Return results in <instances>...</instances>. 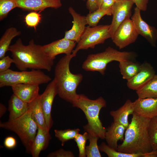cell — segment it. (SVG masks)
I'll list each match as a JSON object with an SVG mask.
<instances>
[{"label": "cell", "instance_id": "6da1fadb", "mask_svg": "<svg viewBox=\"0 0 157 157\" xmlns=\"http://www.w3.org/2000/svg\"><path fill=\"white\" fill-rule=\"evenodd\" d=\"M8 51L11 53L14 63L21 71L31 69L50 72L53 65V60L46 54L43 46L36 44L33 40L25 45L19 38L10 45Z\"/></svg>", "mask_w": 157, "mask_h": 157}, {"label": "cell", "instance_id": "7a4b0ae2", "mask_svg": "<svg viewBox=\"0 0 157 157\" xmlns=\"http://www.w3.org/2000/svg\"><path fill=\"white\" fill-rule=\"evenodd\" d=\"M126 129L122 143L117 150L129 154H145L152 150L148 133L150 119L135 113Z\"/></svg>", "mask_w": 157, "mask_h": 157}, {"label": "cell", "instance_id": "3957f363", "mask_svg": "<svg viewBox=\"0 0 157 157\" xmlns=\"http://www.w3.org/2000/svg\"><path fill=\"white\" fill-rule=\"evenodd\" d=\"M76 55H65L58 61L54 70V78L58 94L61 99L72 104L77 98V88L83 79L81 74H74L70 70L69 64Z\"/></svg>", "mask_w": 157, "mask_h": 157}, {"label": "cell", "instance_id": "277c9868", "mask_svg": "<svg viewBox=\"0 0 157 157\" xmlns=\"http://www.w3.org/2000/svg\"><path fill=\"white\" fill-rule=\"evenodd\" d=\"M72 104L73 107L81 109L85 116L88 123L83 126L84 131L101 139H105L106 129L103 126L99 117L101 110L106 106L104 99L100 97L92 100L83 94H78Z\"/></svg>", "mask_w": 157, "mask_h": 157}, {"label": "cell", "instance_id": "5b68a950", "mask_svg": "<svg viewBox=\"0 0 157 157\" xmlns=\"http://www.w3.org/2000/svg\"><path fill=\"white\" fill-rule=\"evenodd\" d=\"M137 57L132 51H120L108 47L101 52L89 55L82 65L85 70L97 71L104 75L108 64L113 61L132 60Z\"/></svg>", "mask_w": 157, "mask_h": 157}, {"label": "cell", "instance_id": "8992f818", "mask_svg": "<svg viewBox=\"0 0 157 157\" xmlns=\"http://www.w3.org/2000/svg\"><path fill=\"white\" fill-rule=\"evenodd\" d=\"M0 127L12 131L20 139L27 152L31 154V147L36 135L38 126L31 116V110H28L20 117L0 122Z\"/></svg>", "mask_w": 157, "mask_h": 157}, {"label": "cell", "instance_id": "52a82bcc", "mask_svg": "<svg viewBox=\"0 0 157 157\" xmlns=\"http://www.w3.org/2000/svg\"><path fill=\"white\" fill-rule=\"evenodd\" d=\"M51 81V78L40 70L16 71L9 69L0 72V87L19 84L39 85Z\"/></svg>", "mask_w": 157, "mask_h": 157}, {"label": "cell", "instance_id": "ba28073f", "mask_svg": "<svg viewBox=\"0 0 157 157\" xmlns=\"http://www.w3.org/2000/svg\"><path fill=\"white\" fill-rule=\"evenodd\" d=\"M110 27V25L86 26L81 40L72 53L76 55L80 50L94 49L96 45L104 43L106 40L111 38Z\"/></svg>", "mask_w": 157, "mask_h": 157}, {"label": "cell", "instance_id": "9c48e42d", "mask_svg": "<svg viewBox=\"0 0 157 157\" xmlns=\"http://www.w3.org/2000/svg\"><path fill=\"white\" fill-rule=\"evenodd\" d=\"M139 34L131 19L128 18L118 26L111 38L119 49L135 42Z\"/></svg>", "mask_w": 157, "mask_h": 157}, {"label": "cell", "instance_id": "30bf717a", "mask_svg": "<svg viewBox=\"0 0 157 157\" xmlns=\"http://www.w3.org/2000/svg\"><path fill=\"white\" fill-rule=\"evenodd\" d=\"M134 4L132 0H122L115 1L112 7L113 18L109 28L111 38L120 25L130 18Z\"/></svg>", "mask_w": 157, "mask_h": 157}, {"label": "cell", "instance_id": "8fae6325", "mask_svg": "<svg viewBox=\"0 0 157 157\" xmlns=\"http://www.w3.org/2000/svg\"><path fill=\"white\" fill-rule=\"evenodd\" d=\"M57 94L58 89L55 79L54 78L48 84L44 92L40 95V103L47 126L49 130L53 124L51 115L52 107L55 97Z\"/></svg>", "mask_w": 157, "mask_h": 157}, {"label": "cell", "instance_id": "7c38bea8", "mask_svg": "<svg viewBox=\"0 0 157 157\" xmlns=\"http://www.w3.org/2000/svg\"><path fill=\"white\" fill-rule=\"evenodd\" d=\"M141 10L136 7L131 19L139 34L144 38L153 47L156 46L157 41V29L148 24L142 19Z\"/></svg>", "mask_w": 157, "mask_h": 157}, {"label": "cell", "instance_id": "4fadbf2b", "mask_svg": "<svg viewBox=\"0 0 157 157\" xmlns=\"http://www.w3.org/2000/svg\"><path fill=\"white\" fill-rule=\"evenodd\" d=\"M69 13L72 16L73 21L71 28L65 32V39L78 43L85 29L87 24L86 17L78 13L72 7L68 8Z\"/></svg>", "mask_w": 157, "mask_h": 157}, {"label": "cell", "instance_id": "5bb4252c", "mask_svg": "<svg viewBox=\"0 0 157 157\" xmlns=\"http://www.w3.org/2000/svg\"><path fill=\"white\" fill-rule=\"evenodd\" d=\"M155 74L151 65L147 62H144L141 64L137 74L127 81V86L130 89L137 91L146 85Z\"/></svg>", "mask_w": 157, "mask_h": 157}, {"label": "cell", "instance_id": "9a60e30c", "mask_svg": "<svg viewBox=\"0 0 157 157\" xmlns=\"http://www.w3.org/2000/svg\"><path fill=\"white\" fill-rule=\"evenodd\" d=\"M76 42L64 38L43 45L44 51L51 59L54 60L59 54L71 55L76 46Z\"/></svg>", "mask_w": 157, "mask_h": 157}, {"label": "cell", "instance_id": "2e32d148", "mask_svg": "<svg viewBox=\"0 0 157 157\" xmlns=\"http://www.w3.org/2000/svg\"><path fill=\"white\" fill-rule=\"evenodd\" d=\"M134 113L150 119L157 116V97L139 98L133 102Z\"/></svg>", "mask_w": 157, "mask_h": 157}, {"label": "cell", "instance_id": "e0dca14e", "mask_svg": "<svg viewBox=\"0 0 157 157\" xmlns=\"http://www.w3.org/2000/svg\"><path fill=\"white\" fill-rule=\"evenodd\" d=\"M17 7L27 11L41 12L51 8L58 9L62 6L59 0H15Z\"/></svg>", "mask_w": 157, "mask_h": 157}, {"label": "cell", "instance_id": "ac0fdd59", "mask_svg": "<svg viewBox=\"0 0 157 157\" xmlns=\"http://www.w3.org/2000/svg\"><path fill=\"white\" fill-rule=\"evenodd\" d=\"M13 93L20 99L28 103H30L39 95V85L19 84L11 86Z\"/></svg>", "mask_w": 157, "mask_h": 157}, {"label": "cell", "instance_id": "d6986e66", "mask_svg": "<svg viewBox=\"0 0 157 157\" xmlns=\"http://www.w3.org/2000/svg\"><path fill=\"white\" fill-rule=\"evenodd\" d=\"M125 127L119 124L113 122L106 130L105 139L110 147L117 150L119 140L123 141Z\"/></svg>", "mask_w": 157, "mask_h": 157}, {"label": "cell", "instance_id": "ffe728a7", "mask_svg": "<svg viewBox=\"0 0 157 157\" xmlns=\"http://www.w3.org/2000/svg\"><path fill=\"white\" fill-rule=\"evenodd\" d=\"M49 131L38 126L37 133L31 148V154L33 157H38L41 152L48 147L51 139Z\"/></svg>", "mask_w": 157, "mask_h": 157}, {"label": "cell", "instance_id": "44dd1931", "mask_svg": "<svg viewBox=\"0 0 157 157\" xmlns=\"http://www.w3.org/2000/svg\"><path fill=\"white\" fill-rule=\"evenodd\" d=\"M134 113L133 102L128 99L119 109L110 111V114L113 118L114 122L122 124L126 129L129 124V116L130 115H133Z\"/></svg>", "mask_w": 157, "mask_h": 157}, {"label": "cell", "instance_id": "7402d4cb", "mask_svg": "<svg viewBox=\"0 0 157 157\" xmlns=\"http://www.w3.org/2000/svg\"><path fill=\"white\" fill-rule=\"evenodd\" d=\"M29 104L23 101L13 94L8 102L9 112L8 119H16L21 116L29 109Z\"/></svg>", "mask_w": 157, "mask_h": 157}, {"label": "cell", "instance_id": "603a6c76", "mask_svg": "<svg viewBox=\"0 0 157 157\" xmlns=\"http://www.w3.org/2000/svg\"><path fill=\"white\" fill-rule=\"evenodd\" d=\"M29 104L31 117L38 126L44 130L49 131L47 126L44 116L40 103V94L36 99Z\"/></svg>", "mask_w": 157, "mask_h": 157}, {"label": "cell", "instance_id": "cb8c5ba5", "mask_svg": "<svg viewBox=\"0 0 157 157\" xmlns=\"http://www.w3.org/2000/svg\"><path fill=\"white\" fill-rule=\"evenodd\" d=\"M21 34V32L15 27H11L6 30L0 39V59L5 56L12 40Z\"/></svg>", "mask_w": 157, "mask_h": 157}, {"label": "cell", "instance_id": "d4e9b609", "mask_svg": "<svg viewBox=\"0 0 157 157\" xmlns=\"http://www.w3.org/2000/svg\"><path fill=\"white\" fill-rule=\"evenodd\" d=\"M120 71L122 78L127 81L136 75L140 70L141 64L132 60L119 62Z\"/></svg>", "mask_w": 157, "mask_h": 157}, {"label": "cell", "instance_id": "484cf974", "mask_svg": "<svg viewBox=\"0 0 157 157\" xmlns=\"http://www.w3.org/2000/svg\"><path fill=\"white\" fill-rule=\"evenodd\" d=\"M136 92L139 98L157 97V74Z\"/></svg>", "mask_w": 157, "mask_h": 157}, {"label": "cell", "instance_id": "4316f807", "mask_svg": "<svg viewBox=\"0 0 157 157\" xmlns=\"http://www.w3.org/2000/svg\"><path fill=\"white\" fill-rule=\"evenodd\" d=\"M99 150L108 157H144V154H129L122 152L110 147L103 142L99 146Z\"/></svg>", "mask_w": 157, "mask_h": 157}, {"label": "cell", "instance_id": "83f0119b", "mask_svg": "<svg viewBox=\"0 0 157 157\" xmlns=\"http://www.w3.org/2000/svg\"><path fill=\"white\" fill-rule=\"evenodd\" d=\"M105 15H112L111 8L107 10L98 8L92 12L89 13L86 16L87 24L91 27L97 26L101 19Z\"/></svg>", "mask_w": 157, "mask_h": 157}, {"label": "cell", "instance_id": "f1b7e54d", "mask_svg": "<svg viewBox=\"0 0 157 157\" xmlns=\"http://www.w3.org/2000/svg\"><path fill=\"white\" fill-rule=\"evenodd\" d=\"M88 133L89 145L86 147L85 154L87 157H101L97 141L99 138L95 135L90 133Z\"/></svg>", "mask_w": 157, "mask_h": 157}, {"label": "cell", "instance_id": "f546056e", "mask_svg": "<svg viewBox=\"0 0 157 157\" xmlns=\"http://www.w3.org/2000/svg\"><path fill=\"white\" fill-rule=\"evenodd\" d=\"M80 131V129L78 128L54 130L55 136L60 141L62 146H64L67 141L74 139Z\"/></svg>", "mask_w": 157, "mask_h": 157}, {"label": "cell", "instance_id": "4dcf8cb0", "mask_svg": "<svg viewBox=\"0 0 157 157\" xmlns=\"http://www.w3.org/2000/svg\"><path fill=\"white\" fill-rule=\"evenodd\" d=\"M148 133L152 150L157 149V116L150 119Z\"/></svg>", "mask_w": 157, "mask_h": 157}, {"label": "cell", "instance_id": "1f68e13d", "mask_svg": "<svg viewBox=\"0 0 157 157\" xmlns=\"http://www.w3.org/2000/svg\"><path fill=\"white\" fill-rule=\"evenodd\" d=\"M16 7L15 0H0V20L5 18L9 12Z\"/></svg>", "mask_w": 157, "mask_h": 157}, {"label": "cell", "instance_id": "d6a6232c", "mask_svg": "<svg viewBox=\"0 0 157 157\" xmlns=\"http://www.w3.org/2000/svg\"><path fill=\"white\" fill-rule=\"evenodd\" d=\"M88 133L85 132L83 134H78L75 137L74 140L77 144L78 149L79 157H86V143L88 139Z\"/></svg>", "mask_w": 157, "mask_h": 157}, {"label": "cell", "instance_id": "836d02e7", "mask_svg": "<svg viewBox=\"0 0 157 157\" xmlns=\"http://www.w3.org/2000/svg\"><path fill=\"white\" fill-rule=\"evenodd\" d=\"M41 15L36 11H32L27 14L25 17V21L28 27H33L35 29L41 20Z\"/></svg>", "mask_w": 157, "mask_h": 157}, {"label": "cell", "instance_id": "e575fe53", "mask_svg": "<svg viewBox=\"0 0 157 157\" xmlns=\"http://www.w3.org/2000/svg\"><path fill=\"white\" fill-rule=\"evenodd\" d=\"M48 157H74L75 156L71 151H67L63 149L51 152L47 155Z\"/></svg>", "mask_w": 157, "mask_h": 157}, {"label": "cell", "instance_id": "d590c367", "mask_svg": "<svg viewBox=\"0 0 157 157\" xmlns=\"http://www.w3.org/2000/svg\"><path fill=\"white\" fill-rule=\"evenodd\" d=\"M14 63V60L9 56H5L0 60V72L5 71L8 69L11 64Z\"/></svg>", "mask_w": 157, "mask_h": 157}, {"label": "cell", "instance_id": "8d00e7d4", "mask_svg": "<svg viewBox=\"0 0 157 157\" xmlns=\"http://www.w3.org/2000/svg\"><path fill=\"white\" fill-rule=\"evenodd\" d=\"M16 144L17 141L16 139L11 136L6 137L4 141V145L5 147L8 149L14 148Z\"/></svg>", "mask_w": 157, "mask_h": 157}, {"label": "cell", "instance_id": "74e56055", "mask_svg": "<svg viewBox=\"0 0 157 157\" xmlns=\"http://www.w3.org/2000/svg\"><path fill=\"white\" fill-rule=\"evenodd\" d=\"M136 7L141 11H145L147 8L149 0H132Z\"/></svg>", "mask_w": 157, "mask_h": 157}, {"label": "cell", "instance_id": "f35d334b", "mask_svg": "<svg viewBox=\"0 0 157 157\" xmlns=\"http://www.w3.org/2000/svg\"><path fill=\"white\" fill-rule=\"evenodd\" d=\"M86 6L89 13L92 12L99 8L97 0H87Z\"/></svg>", "mask_w": 157, "mask_h": 157}, {"label": "cell", "instance_id": "ab89813d", "mask_svg": "<svg viewBox=\"0 0 157 157\" xmlns=\"http://www.w3.org/2000/svg\"><path fill=\"white\" fill-rule=\"evenodd\" d=\"M115 1L114 0H102L99 8L103 10H107L111 8Z\"/></svg>", "mask_w": 157, "mask_h": 157}, {"label": "cell", "instance_id": "60d3db41", "mask_svg": "<svg viewBox=\"0 0 157 157\" xmlns=\"http://www.w3.org/2000/svg\"><path fill=\"white\" fill-rule=\"evenodd\" d=\"M7 108L2 103L0 104V117L5 114L6 112Z\"/></svg>", "mask_w": 157, "mask_h": 157}, {"label": "cell", "instance_id": "b9f144b4", "mask_svg": "<svg viewBox=\"0 0 157 157\" xmlns=\"http://www.w3.org/2000/svg\"><path fill=\"white\" fill-rule=\"evenodd\" d=\"M102 0H97V3L99 8L100 7Z\"/></svg>", "mask_w": 157, "mask_h": 157}, {"label": "cell", "instance_id": "7bdbcfd3", "mask_svg": "<svg viewBox=\"0 0 157 157\" xmlns=\"http://www.w3.org/2000/svg\"><path fill=\"white\" fill-rule=\"evenodd\" d=\"M115 1H118L122 0H114Z\"/></svg>", "mask_w": 157, "mask_h": 157}, {"label": "cell", "instance_id": "ee69618b", "mask_svg": "<svg viewBox=\"0 0 157 157\" xmlns=\"http://www.w3.org/2000/svg\"><path fill=\"white\" fill-rule=\"evenodd\" d=\"M60 0V1H61V0Z\"/></svg>", "mask_w": 157, "mask_h": 157}]
</instances>
